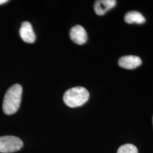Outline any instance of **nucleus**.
<instances>
[{
	"instance_id": "obj_1",
	"label": "nucleus",
	"mask_w": 153,
	"mask_h": 153,
	"mask_svg": "<svg viewBox=\"0 0 153 153\" xmlns=\"http://www.w3.org/2000/svg\"><path fill=\"white\" fill-rule=\"evenodd\" d=\"M23 88L19 84L11 86L7 91L3 101V111L7 115H12L19 110L22 101Z\"/></svg>"
},
{
	"instance_id": "obj_2",
	"label": "nucleus",
	"mask_w": 153,
	"mask_h": 153,
	"mask_svg": "<svg viewBox=\"0 0 153 153\" xmlns=\"http://www.w3.org/2000/svg\"><path fill=\"white\" fill-rule=\"evenodd\" d=\"M89 93L87 89L82 87H73L68 89L63 96L65 104L69 107L81 106L88 101Z\"/></svg>"
},
{
	"instance_id": "obj_3",
	"label": "nucleus",
	"mask_w": 153,
	"mask_h": 153,
	"mask_svg": "<svg viewBox=\"0 0 153 153\" xmlns=\"http://www.w3.org/2000/svg\"><path fill=\"white\" fill-rule=\"evenodd\" d=\"M24 143L19 137L13 135L0 137V152L11 153L16 152L23 148Z\"/></svg>"
},
{
	"instance_id": "obj_4",
	"label": "nucleus",
	"mask_w": 153,
	"mask_h": 153,
	"mask_svg": "<svg viewBox=\"0 0 153 153\" xmlns=\"http://www.w3.org/2000/svg\"><path fill=\"white\" fill-rule=\"evenodd\" d=\"M70 37L74 43L78 45L85 44L87 41V33L85 28L79 25L72 27L70 32Z\"/></svg>"
},
{
	"instance_id": "obj_5",
	"label": "nucleus",
	"mask_w": 153,
	"mask_h": 153,
	"mask_svg": "<svg viewBox=\"0 0 153 153\" xmlns=\"http://www.w3.org/2000/svg\"><path fill=\"white\" fill-rule=\"evenodd\" d=\"M142 64L140 57L135 55H126L121 57L118 60V65L127 70H133Z\"/></svg>"
},
{
	"instance_id": "obj_6",
	"label": "nucleus",
	"mask_w": 153,
	"mask_h": 153,
	"mask_svg": "<svg viewBox=\"0 0 153 153\" xmlns=\"http://www.w3.org/2000/svg\"><path fill=\"white\" fill-rule=\"evenodd\" d=\"M19 34L24 42L27 43H33L36 41V35L31 24L28 22H24L22 24Z\"/></svg>"
},
{
	"instance_id": "obj_7",
	"label": "nucleus",
	"mask_w": 153,
	"mask_h": 153,
	"mask_svg": "<svg viewBox=\"0 0 153 153\" xmlns=\"http://www.w3.org/2000/svg\"><path fill=\"white\" fill-rule=\"evenodd\" d=\"M116 1L115 0H99L96 1L94 8L96 14L99 16H103L110 9L116 6Z\"/></svg>"
},
{
	"instance_id": "obj_8",
	"label": "nucleus",
	"mask_w": 153,
	"mask_h": 153,
	"mask_svg": "<svg viewBox=\"0 0 153 153\" xmlns=\"http://www.w3.org/2000/svg\"><path fill=\"white\" fill-rule=\"evenodd\" d=\"M124 20L127 24H143L145 22V18L138 11H130L125 15Z\"/></svg>"
},
{
	"instance_id": "obj_9",
	"label": "nucleus",
	"mask_w": 153,
	"mask_h": 153,
	"mask_svg": "<svg viewBox=\"0 0 153 153\" xmlns=\"http://www.w3.org/2000/svg\"><path fill=\"white\" fill-rule=\"evenodd\" d=\"M117 153H138V150L134 145L125 144L118 148Z\"/></svg>"
},
{
	"instance_id": "obj_10",
	"label": "nucleus",
	"mask_w": 153,
	"mask_h": 153,
	"mask_svg": "<svg viewBox=\"0 0 153 153\" xmlns=\"http://www.w3.org/2000/svg\"><path fill=\"white\" fill-rule=\"evenodd\" d=\"M8 2V0H0V5Z\"/></svg>"
},
{
	"instance_id": "obj_11",
	"label": "nucleus",
	"mask_w": 153,
	"mask_h": 153,
	"mask_svg": "<svg viewBox=\"0 0 153 153\" xmlns=\"http://www.w3.org/2000/svg\"></svg>"
}]
</instances>
